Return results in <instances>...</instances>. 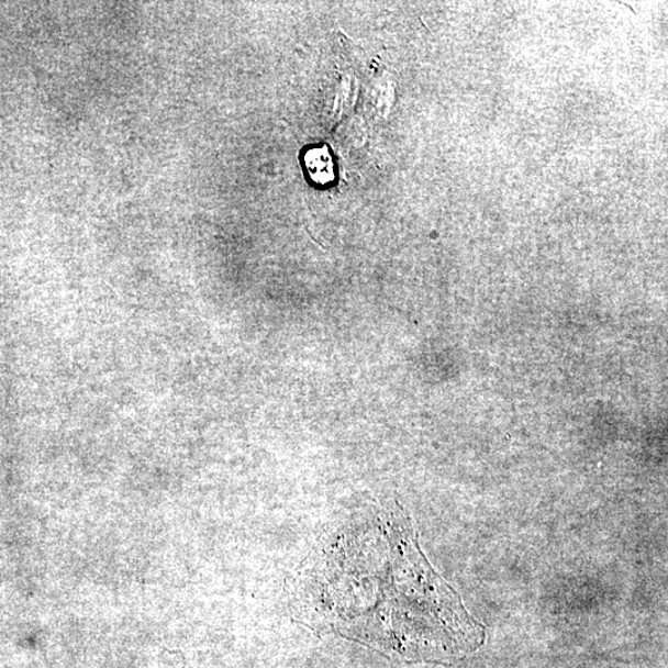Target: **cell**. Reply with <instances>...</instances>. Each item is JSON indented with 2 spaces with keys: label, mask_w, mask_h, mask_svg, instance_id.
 Here are the masks:
<instances>
[{
  "label": "cell",
  "mask_w": 668,
  "mask_h": 668,
  "mask_svg": "<svg viewBox=\"0 0 668 668\" xmlns=\"http://www.w3.org/2000/svg\"><path fill=\"white\" fill-rule=\"evenodd\" d=\"M388 552L382 575L369 564L375 574L370 576L339 535L331 538L302 575V589L314 612L339 631L363 636L372 632L376 642L387 641L390 628L398 637L399 632L407 636L405 632H417L424 624L430 628L435 622L444 626L446 616L467 615L457 595L412 545L405 526L396 525L394 532L389 528Z\"/></svg>",
  "instance_id": "cell-1"
}]
</instances>
